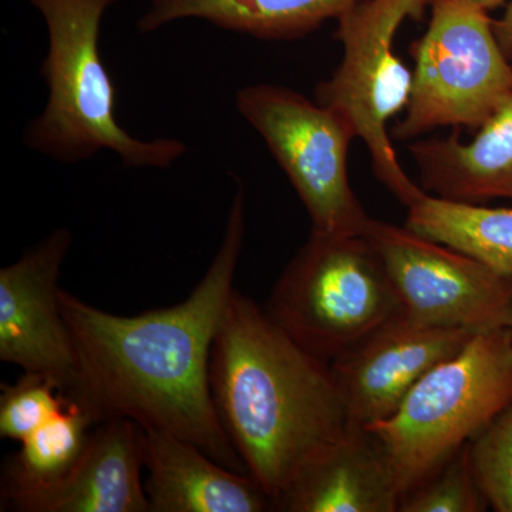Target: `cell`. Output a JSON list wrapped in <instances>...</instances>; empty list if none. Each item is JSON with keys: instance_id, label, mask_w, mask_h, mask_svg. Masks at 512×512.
<instances>
[{"instance_id": "9a60e30c", "label": "cell", "mask_w": 512, "mask_h": 512, "mask_svg": "<svg viewBox=\"0 0 512 512\" xmlns=\"http://www.w3.org/2000/svg\"><path fill=\"white\" fill-rule=\"evenodd\" d=\"M409 153L427 194L451 202L481 205L512 200V94L470 143L458 131L447 137L414 140Z\"/></svg>"}, {"instance_id": "6da1fadb", "label": "cell", "mask_w": 512, "mask_h": 512, "mask_svg": "<svg viewBox=\"0 0 512 512\" xmlns=\"http://www.w3.org/2000/svg\"><path fill=\"white\" fill-rule=\"evenodd\" d=\"M245 225V192L239 187L207 274L171 308L113 315L60 289L77 359L70 399L96 424L128 419L190 441L229 470L247 471L222 426L210 376L212 346L235 289Z\"/></svg>"}, {"instance_id": "5bb4252c", "label": "cell", "mask_w": 512, "mask_h": 512, "mask_svg": "<svg viewBox=\"0 0 512 512\" xmlns=\"http://www.w3.org/2000/svg\"><path fill=\"white\" fill-rule=\"evenodd\" d=\"M402 494L392 461L369 429L345 436L312 464L276 505L288 512H396Z\"/></svg>"}, {"instance_id": "9c48e42d", "label": "cell", "mask_w": 512, "mask_h": 512, "mask_svg": "<svg viewBox=\"0 0 512 512\" xmlns=\"http://www.w3.org/2000/svg\"><path fill=\"white\" fill-rule=\"evenodd\" d=\"M363 237L379 252L402 311L413 319L473 335L511 328L512 276L412 229L373 218Z\"/></svg>"}, {"instance_id": "7c38bea8", "label": "cell", "mask_w": 512, "mask_h": 512, "mask_svg": "<svg viewBox=\"0 0 512 512\" xmlns=\"http://www.w3.org/2000/svg\"><path fill=\"white\" fill-rule=\"evenodd\" d=\"M72 470L55 484L19 495L2 510L19 512H151L141 483L143 429L128 419L97 424Z\"/></svg>"}, {"instance_id": "ba28073f", "label": "cell", "mask_w": 512, "mask_h": 512, "mask_svg": "<svg viewBox=\"0 0 512 512\" xmlns=\"http://www.w3.org/2000/svg\"><path fill=\"white\" fill-rule=\"evenodd\" d=\"M235 104L291 181L312 231L365 234L370 217L349 180V148L356 134L336 111L276 84H251Z\"/></svg>"}, {"instance_id": "5b68a950", "label": "cell", "mask_w": 512, "mask_h": 512, "mask_svg": "<svg viewBox=\"0 0 512 512\" xmlns=\"http://www.w3.org/2000/svg\"><path fill=\"white\" fill-rule=\"evenodd\" d=\"M264 309L293 342L330 365L402 305L365 237L312 231Z\"/></svg>"}, {"instance_id": "277c9868", "label": "cell", "mask_w": 512, "mask_h": 512, "mask_svg": "<svg viewBox=\"0 0 512 512\" xmlns=\"http://www.w3.org/2000/svg\"><path fill=\"white\" fill-rule=\"evenodd\" d=\"M512 402V328L473 336L421 377L397 412L370 424L400 494L423 483Z\"/></svg>"}, {"instance_id": "30bf717a", "label": "cell", "mask_w": 512, "mask_h": 512, "mask_svg": "<svg viewBox=\"0 0 512 512\" xmlns=\"http://www.w3.org/2000/svg\"><path fill=\"white\" fill-rule=\"evenodd\" d=\"M473 333L439 328L394 313L330 362L349 423L389 419L410 390L444 360L466 348Z\"/></svg>"}, {"instance_id": "52a82bcc", "label": "cell", "mask_w": 512, "mask_h": 512, "mask_svg": "<svg viewBox=\"0 0 512 512\" xmlns=\"http://www.w3.org/2000/svg\"><path fill=\"white\" fill-rule=\"evenodd\" d=\"M429 9V28L410 47L413 87L390 133L397 141L440 127L478 130L512 94V63L488 10L468 0H430Z\"/></svg>"}, {"instance_id": "ac0fdd59", "label": "cell", "mask_w": 512, "mask_h": 512, "mask_svg": "<svg viewBox=\"0 0 512 512\" xmlns=\"http://www.w3.org/2000/svg\"><path fill=\"white\" fill-rule=\"evenodd\" d=\"M93 426V417L72 400L66 410L20 441L19 453L3 468L2 505L66 476L86 450Z\"/></svg>"}, {"instance_id": "e0dca14e", "label": "cell", "mask_w": 512, "mask_h": 512, "mask_svg": "<svg viewBox=\"0 0 512 512\" xmlns=\"http://www.w3.org/2000/svg\"><path fill=\"white\" fill-rule=\"evenodd\" d=\"M404 227L512 276V208L461 204L424 192L407 207Z\"/></svg>"}, {"instance_id": "d6986e66", "label": "cell", "mask_w": 512, "mask_h": 512, "mask_svg": "<svg viewBox=\"0 0 512 512\" xmlns=\"http://www.w3.org/2000/svg\"><path fill=\"white\" fill-rule=\"evenodd\" d=\"M474 477L497 512H512V402L468 441Z\"/></svg>"}, {"instance_id": "3957f363", "label": "cell", "mask_w": 512, "mask_h": 512, "mask_svg": "<svg viewBox=\"0 0 512 512\" xmlns=\"http://www.w3.org/2000/svg\"><path fill=\"white\" fill-rule=\"evenodd\" d=\"M47 29L40 66L49 97L26 128V146L62 164L109 150L130 168H168L187 153L175 138L140 140L120 126L116 87L100 55L104 13L117 0H28Z\"/></svg>"}, {"instance_id": "603a6c76", "label": "cell", "mask_w": 512, "mask_h": 512, "mask_svg": "<svg viewBox=\"0 0 512 512\" xmlns=\"http://www.w3.org/2000/svg\"><path fill=\"white\" fill-rule=\"evenodd\" d=\"M468 2L474 3V5L480 6V8L490 12V10L500 8L507 0H468Z\"/></svg>"}, {"instance_id": "44dd1931", "label": "cell", "mask_w": 512, "mask_h": 512, "mask_svg": "<svg viewBox=\"0 0 512 512\" xmlns=\"http://www.w3.org/2000/svg\"><path fill=\"white\" fill-rule=\"evenodd\" d=\"M488 510L471 468L468 443L409 491L400 512H483Z\"/></svg>"}, {"instance_id": "ffe728a7", "label": "cell", "mask_w": 512, "mask_h": 512, "mask_svg": "<svg viewBox=\"0 0 512 512\" xmlns=\"http://www.w3.org/2000/svg\"><path fill=\"white\" fill-rule=\"evenodd\" d=\"M72 403L59 384L39 373H23L15 384H2L0 436L23 441Z\"/></svg>"}, {"instance_id": "4fadbf2b", "label": "cell", "mask_w": 512, "mask_h": 512, "mask_svg": "<svg viewBox=\"0 0 512 512\" xmlns=\"http://www.w3.org/2000/svg\"><path fill=\"white\" fill-rule=\"evenodd\" d=\"M143 437L151 512L274 510L248 473L229 470L200 447L165 431L143 429Z\"/></svg>"}, {"instance_id": "7402d4cb", "label": "cell", "mask_w": 512, "mask_h": 512, "mask_svg": "<svg viewBox=\"0 0 512 512\" xmlns=\"http://www.w3.org/2000/svg\"><path fill=\"white\" fill-rule=\"evenodd\" d=\"M494 33L504 55L512 63V0L500 19L494 20Z\"/></svg>"}, {"instance_id": "cb8c5ba5", "label": "cell", "mask_w": 512, "mask_h": 512, "mask_svg": "<svg viewBox=\"0 0 512 512\" xmlns=\"http://www.w3.org/2000/svg\"><path fill=\"white\" fill-rule=\"evenodd\" d=\"M511 328H512V322H511Z\"/></svg>"}, {"instance_id": "8fae6325", "label": "cell", "mask_w": 512, "mask_h": 512, "mask_svg": "<svg viewBox=\"0 0 512 512\" xmlns=\"http://www.w3.org/2000/svg\"><path fill=\"white\" fill-rule=\"evenodd\" d=\"M72 234L56 229L0 271V360L55 380L72 397L77 359L57 285Z\"/></svg>"}, {"instance_id": "8992f818", "label": "cell", "mask_w": 512, "mask_h": 512, "mask_svg": "<svg viewBox=\"0 0 512 512\" xmlns=\"http://www.w3.org/2000/svg\"><path fill=\"white\" fill-rule=\"evenodd\" d=\"M429 6L430 0H363L346 10L336 19L342 62L315 89V100L365 143L377 180L406 208L426 191L403 170L389 133L413 87V73L394 53V42L403 23L423 19Z\"/></svg>"}, {"instance_id": "2e32d148", "label": "cell", "mask_w": 512, "mask_h": 512, "mask_svg": "<svg viewBox=\"0 0 512 512\" xmlns=\"http://www.w3.org/2000/svg\"><path fill=\"white\" fill-rule=\"evenodd\" d=\"M363 0H153L138 19L141 33L200 19L262 40H295L336 20Z\"/></svg>"}, {"instance_id": "7a4b0ae2", "label": "cell", "mask_w": 512, "mask_h": 512, "mask_svg": "<svg viewBox=\"0 0 512 512\" xmlns=\"http://www.w3.org/2000/svg\"><path fill=\"white\" fill-rule=\"evenodd\" d=\"M210 376L222 426L276 510L349 429L330 365L234 289L215 335Z\"/></svg>"}]
</instances>
